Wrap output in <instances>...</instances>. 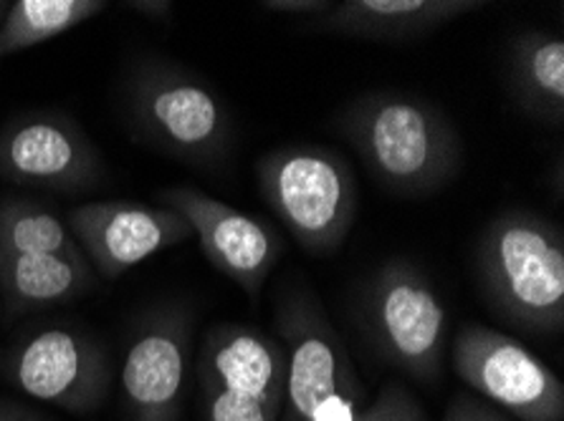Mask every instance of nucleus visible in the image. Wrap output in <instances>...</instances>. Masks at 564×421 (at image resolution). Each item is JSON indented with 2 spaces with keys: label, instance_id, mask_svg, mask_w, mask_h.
Listing matches in <instances>:
<instances>
[{
  "label": "nucleus",
  "instance_id": "f8f14e48",
  "mask_svg": "<svg viewBox=\"0 0 564 421\" xmlns=\"http://www.w3.org/2000/svg\"><path fill=\"white\" fill-rule=\"evenodd\" d=\"M66 225L94 273L105 280L122 278L148 257L193 237L183 214L130 200L79 204L68 210Z\"/></svg>",
  "mask_w": 564,
  "mask_h": 421
},
{
  "label": "nucleus",
  "instance_id": "aec40b11",
  "mask_svg": "<svg viewBox=\"0 0 564 421\" xmlns=\"http://www.w3.org/2000/svg\"><path fill=\"white\" fill-rule=\"evenodd\" d=\"M355 421H429L423 403L415 399L408 386L392 381L382 386L370 407H365Z\"/></svg>",
  "mask_w": 564,
  "mask_h": 421
},
{
  "label": "nucleus",
  "instance_id": "7ed1b4c3",
  "mask_svg": "<svg viewBox=\"0 0 564 421\" xmlns=\"http://www.w3.org/2000/svg\"><path fill=\"white\" fill-rule=\"evenodd\" d=\"M124 114L137 142L183 165L218 169L234 154L226 101L200 76L165 58H144L124 84Z\"/></svg>",
  "mask_w": 564,
  "mask_h": 421
},
{
  "label": "nucleus",
  "instance_id": "ddd939ff",
  "mask_svg": "<svg viewBox=\"0 0 564 421\" xmlns=\"http://www.w3.org/2000/svg\"><path fill=\"white\" fill-rule=\"evenodd\" d=\"M195 372L198 384L246 394L281 409L284 354L276 336L259 329L241 323L213 325L200 343Z\"/></svg>",
  "mask_w": 564,
  "mask_h": 421
},
{
  "label": "nucleus",
  "instance_id": "9b49d317",
  "mask_svg": "<svg viewBox=\"0 0 564 421\" xmlns=\"http://www.w3.org/2000/svg\"><path fill=\"white\" fill-rule=\"evenodd\" d=\"M158 202L183 214L213 268L234 280L249 298H259L284 253L276 230L193 185L165 187L158 192Z\"/></svg>",
  "mask_w": 564,
  "mask_h": 421
},
{
  "label": "nucleus",
  "instance_id": "dca6fc26",
  "mask_svg": "<svg viewBox=\"0 0 564 421\" xmlns=\"http://www.w3.org/2000/svg\"><path fill=\"white\" fill-rule=\"evenodd\" d=\"M507 89L517 107L550 129L564 126V38L560 31H521L507 51Z\"/></svg>",
  "mask_w": 564,
  "mask_h": 421
},
{
  "label": "nucleus",
  "instance_id": "2eb2a0df",
  "mask_svg": "<svg viewBox=\"0 0 564 421\" xmlns=\"http://www.w3.org/2000/svg\"><path fill=\"white\" fill-rule=\"evenodd\" d=\"M99 275L87 255L39 253L0 257V303L8 321L91 293Z\"/></svg>",
  "mask_w": 564,
  "mask_h": 421
},
{
  "label": "nucleus",
  "instance_id": "6e6552de",
  "mask_svg": "<svg viewBox=\"0 0 564 421\" xmlns=\"http://www.w3.org/2000/svg\"><path fill=\"white\" fill-rule=\"evenodd\" d=\"M453 372L476 397L519 421H562L564 386L544 361L507 333L468 323L451 348Z\"/></svg>",
  "mask_w": 564,
  "mask_h": 421
},
{
  "label": "nucleus",
  "instance_id": "a211bd4d",
  "mask_svg": "<svg viewBox=\"0 0 564 421\" xmlns=\"http://www.w3.org/2000/svg\"><path fill=\"white\" fill-rule=\"evenodd\" d=\"M39 253L84 255L62 214L23 197L0 200V257Z\"/></svg>",
  "mask_w": 564,
  "mask_h": 421
},
{
  "label": "nucleus",
  "instance_id": "b1692460",
  "mask_svg": "<svg viewBox=\"0 0 564 421\" xmlns=\"http://www.w3.org/2000/svg\"><path fill=\"white\" fill-rule=\"evenodd\" d=\"M0 421H48V419L36 414L33 409L21 407V403L0 401Z\"/></svg>",
  "mask_w": 564,
  "mask_h": 421
},
{
  "label": "nucleus",
  "instance_id": "393cba45",
  "mask_svg": "<svg viewBox=\"0 0 564 421\" xmlns=\"http://www.w3.org/2000/svg\"><path fill=\"white\" fill-rule=\"evenodd\" d=\"M8 5H11V3H3V0H0V23H3V15L8 11Z\"/></svg>",
  "mask_w": 564,
  "mask_h": 421
},
{
  "label": "nucleus",
  "instance_id": "6ab92c4d",
  "mask_svg": "<svg viewBox=\"0 0 564 421\" xmlns=\"http://www.w3.org/2000/svg\"><path fill=\"white\" fill-rule=\"evenodd\" d=\"M205 421H279V407L246 394L200 384Z\"/></svg>",
  "mask_w": 564,
  "mask_h": 421
},
{
  "label": "nucleus",
  "instance_id": "4468645a",
  "mask_svg": "<svg viewBox=\"0 0 564 421\" xmlns=\"http://www.w3.org/2000/svg\"><path fill=\"white\" fill-rule=\"evenodd\" d=\"M486 8L476 0H341L304 29L362 41H413Z\"/></svg>",
  "mask_w": 564,
  "mask_h": 421
},
{
  "label": "nucleus",
  "instance_id": "5701e85b",
  "mask_svg": "<svg viewBox=\"0 0 564 421\" xmlns=\"http://www.w3.org/2000/svg\"><path fill=\"white\" fill-rule=\"evenodd\" d=\"M127 8H132V11L148 15V19L158 23H167L173 19V3H167V0H130Z\"/></svg>",
  "mask_w": 564,
  "mask_h": 421
},
{
  "label": "nucleus",
  "instance_id": "f257e3e1",
  "mask_svg": "<svg viewBox=\"0 0 564 421\" xmlns=\"http://www.w3.org/2000/svg\"><path fill=\"white\" fill-rule=\"evenodd\" d=\"M335 129L384 192L429 197L464 165V142L443 111L403 89L367 91L341 107Z\"/></svg>",
  "mask_w": 564,
  "mask_h": 421
},
{
  "label": "nucleus",
  "instance_id": "39448f33",
  "mask_svg": "<svg viewBox=\"0 0 564 421\" xmlns=\"http://www.w3.org/2000/svg\"><path fill=\"white\" fill-rule=\"evenodd\" d=\"M259 190L296 245L335 255L357 218V177L347 157L322 144H289L256 159Z\"/></svg>",
  "mask_w": 564,
  "mask_h": 421
},
{
  "label": "nucleus",
  "instance_id": "9d476101",
  "mask_svg": "<svg viewBox=\"0 0 564 421\" xmlns=\"http://www.w3.org/2000/svg\"><path fill=\"white\" fill-rule=\"evenodd\" d=\"M195 318L187 306H162L134 325L119 374L130 421L181 419Z\"/></svg>",
  "mask_w": 564,
  "mask_h": 421
},
{
  "label": "nucleus",
  "instance_id": "412c9836",
  "mask_svg": "<svg viewBox=\"0 0 564 421\" xmlns=\"http://www.w3.org/2000/svg\"><path fill=\"white\" fill-rule=\"evenodd\" d=\"M441 421H514L511 417L503 414L501 409L491 407L489 401L476 397L471 391H460L451 399L446 407V414Z\"/></svg>",
  "mask_w": 564,
  "mask_h": 421
},
{
  "label": "nucleus",
  "instance_id": "f3484780",
  "mask_svg": "<svg viewBox=\"0 0 564 421\" xmlns=\"http://www.w3.org/2000/svg\"><path fill=\"white\" fill-rule=\"evenodd\" d=\"M105 11L101 0H15L0 23V58L62 36Z\"/></svg>",
  "mask_w": 564,
  "mask_h": 421
},
{
  "label": "nucleus",
  "instance_id": "4be33fe9",
  "mask_svg": "<svg viewBox=\"0 0 564 421\" xmlns=\"http://www.w3.org/2000/svg\"><path fill=\"white\" fill-rule=\"evenodd\" d=\"M335 0H263L261 8L269 13H289V15H316L327 13Z\"/></svg>",
  "mask_w": 564,
  "mask_h": 421
},
{
  "label": "nucleus",
  "instance_id": "1a4fd4ad",
  "mask_svg": "<svg viewBox=\"0 0 564 421\" xmlns=\"http://www.w3.org/2000/svg\"><path fill=\"white\" fill-rule=\"evenodd\" d=\"M105 159L66 111H21L0 126V177L19 187L82 195L101 185Z\"/></svg>",
  "mask_w": 564,
  "mask_h": 421
},
{
  "label": "nucleus",
  "instance_id": "20e7f679",
  "mask_svg": "<svg viewBox=\"0 0 564 421\" xmlns=\"http://www.w3.org/2000/svg\"><path fill=\"white\" fill-rule=\"evenodd\" d=\"M273 329L284 354L279 421H355L365 409V386L310 286L281 288Z\"/></svg>",
  "mask_w": 564,
  "mask_h": 421
},
{
  "label": "nucleus",
  "instance_id": "0eeeda50",
  "mask_svg": "<svg viewBox=\"0 0 564 421\" xmlns=\"http://www.w3.org/2000/svg\"><path fill=\"white\" fill-rule=\"evenodd\" d=\"M0 374L25 397L68 414H94L112 386V361L79 325H41L6 348Z\"/></svg>",
  "mask_w": 564,
  "mask_h": 421
},
{
  "label": "nucleus",
  "instance_id": "f03ea898",
  "mask_svg": "<svg viewBox=\"0 0 564 421\" xmlns=\"http://www.w3.org/2000/svg\"><path fill=\"white\" fill-rule=\"evenodd\" d=\"M474 270L491 313L534 336L564 331V235L532 210H507L481 230Z\"/></svg>",
  "mask_w": 564,
  "mask_h": 421
},
{
  "label": "nucleus",
  "instance_id": "a878e982",
  "mask_svg": "<svg viewBox=\"0 0 564 421\" xmlns=\"http://www.w3.org/2000/svg\"><path fill=\"white\" fill-rule=\"evenodd\" d=\"M0 318H3V303H0Z\"/></svg>",
  "mask_w": 564,
  "mask_h": 421
},
{
  "label": "nucleus",
  "instance_id": "423d86ee",
  "mask_svg": "<svg viewBox=\"0 0 564 421\" xmlns=\"http://www.w3.org/2000/svg\"><path fill=\"white\" fill-rule=\"evenodd\" d=\"M357 323L372 354L408 379L435 386L448 348V311L415 263H382L357 298Z\"/></svg>",
  "mask_w": 564,
  "mask_h": 421
}]
</instances>
